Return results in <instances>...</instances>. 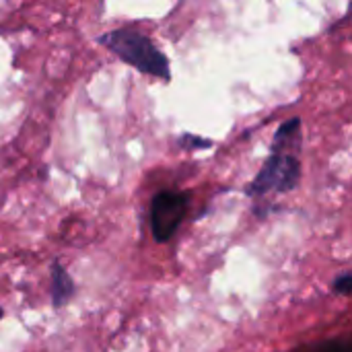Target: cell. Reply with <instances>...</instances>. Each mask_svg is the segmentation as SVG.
Returning <instances> with one entry per match:
<instances>
[{
	"label": "cell",
	"mask_w": 352,
	"mask_h": 352,
	"mask_svg": "<svg viewBox=\"0 0 352 352\" xmlns=\"http://www.w3.org/2000/svg\"><path fill=\"white\" fill-rule=\"evenodd\" d=\"M332 291L336 295L342 297H351L352 295V272H342L332 280Z\"/></svg>",
	"instance_id": "6"
},
{
	"label": "cell",
	"mask_w": 352,
	"mask_h": 352,
	"mask_svg": "<svg viewBox=\"0 0 352 352\" xmlns=\"http://www.w3.org/2000/svg\"><path fill=\"white\" fill-rule=\"evenodd\" d=\"M299 126H301V120L299 118H293V120H287L285 124H280V128L276 130L274 140H272V153H285L289 140L297 136Z\"/></svg>",
	"instance_id": "5"
},
{
	"label": "cell",
	"mask_w": 352,
	"mask_h": 352,
	"mask_svg": "<svg viewBox=\"0 0 352 352\" xmlns=\"http://www.w3.org/2000/svg\"><path fill=\"white\" fill-rule=\"evenodd\" d=\"M182 144H186L188 148H192V146H208L210 142H208V140H200V138L186 136V138H182Z\"/></svg>",
	"instance_id": "8"
},
{
	"label": "cell",
	"mask_w": 352,
	"mask_h": 352,
	"mask_svg": "<svg viewBox=\"0 0 352 352\" xmlns=\"http://www.w3.org/2000/svg\"><path fill=\"white\" fill-rule=\"evenodd\" d=\"M97 43L134 70L153 78H161L165 82L171 80V66L167 56L142 31L132 27H118L99 35Z\"/></svg>",
	"instance_id": "1"
},
{
	"label": "cell",
	"mask_w": 352,
	"mask_h": 352,
	"mask_svg": "<svg viewBox=\"0 0 352 352\" xmlns=\"http://www.w3.org/2000/svg\"><path fill=\"white\" fill-rule=\"evenodd\" d=\"M318 352H352V344H346V342H328V344H322Z\"/></svg>",
	"instance_id": "7"
},
{
	"label": "cell",
	"mask_w": 352,
	"mask_h": 352,
	"mask_svg": "<svg viewBox=\"0 0 352 352\" xmlns=\"http://www.w3.org/2000/svg\"><path fill=\"white\" fill-rule=\"evenodd\" d=\"M190 196L186 192L161 190L151 200V233L157 243H167L186 219Z\"/></svg>",
	"instance_id": "3"
},
{
	"label": "cell",
	"mask_w": 352,
	"mask_h": 352,
	"mask_svg": "<svg viewBox=\"0 0 352 352\" xmlns=\"http://www.w3.org/2000/svg\"><path fill=\"white\" fill-rule=\"evenodd\" d=\"M301 179L299 159L287 153H272V157L264 163L260 173L248 186V194L254 198L266 194H285L297 188Z\"/></svg>",
	"instance_id": "2"
},
{
	"label": "cell",
	"mask_w": 352,
	"mask_h": 352,
	"mask_svg": "<svg viewBox=\"0 0 352 352\" xmlns=\"http://www.w3.org/2000/svg\"><path fill=\"white\" fill-rule=\"evenodd\" d=\"M76 295V285L64 264L58 260L52 262L50 266V299L54 309H62L70 303V299Z\"/></svg>",
	"instance_id": "4"
},
{
	"label": "cell",
	"mask_w": 352,
	"mask_h": 352,
	"mask_svg": "<svg viewBox=\"0 0 352 352\" xmlns=\"http://www.w3.org/2000/svg\"><path fill=\"white\" fill-rule=\"evenodd\" d=\"M2 316H4V311H2V307H0V320H2Z\"/></svg>",
	"instance_id": "9"
}]
</instances>
